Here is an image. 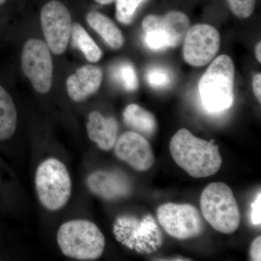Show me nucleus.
Returning a JSON list of instances; mask_svg holds the SVG:
<instances>
[{"mask_svg":"<svg viewBox=\"0 0 261 261\" xmlns=\"http://www.w3.org/2000/svg\"><path fill=\"white\" fill-rule=\"evenodd\" d=\"M169 148L176 164L192 177L213 176L222 165L219 146L195 137L187 128H181L173 135Z\"/></svg>","mask_w":261,"mask_h":261,"instance_id":"f257e3e1","label":"nucleus"},{"mask_svg":"<svg viewBox=\"0 0 261 261\" xmlns=\"http://www.w3.org/2000/svg\"><path fill=\"white\" fill-rule=\"evenodd\" d=\"M234 65L222 55L211 63L198 84L201 102L206 111L219 113L231 108L234 99Z\"/></svg>","mask_w":261,"mask_h":261,"instance_id":"f03ea898","label":"nucleus"},{"mask_svg":"<svg viewBox=\"0 0 261 261\" xmlns=\"http://www.w3.org/2000/svg\"><path fill=\"white\" fill-rule=\"evenodd\" d=\"M58 243L66 256L94 260L102 255L106 239L97 225L87 220H73L58 229Z\"/></svg>","mask_w":261,"mask_h":261,"instance_id":"7ed1b4c3","label":"nucleus"},{"mask_svg":"<svg viewBox=\"0 0 261 261\" xmlns=\"http://www.w3.org/2000/svg\"><path fill=\"white\" fill-rule=\"evenodd\" d=\"M200 205L204 219L219 232L232 233L240 226L241 214L231 189L224 182H214L204 189Z\"/></svg>","mask_w":261,"mask_h":261,"instance_id":"20e7f679","label":"nucleus"},{"mask_svg":"<svg viewBox=\"0 0 261 261\" xmlns=\"http://www.w3.org/2000/svg\"><path fill=\"white\" fill-rule=\"evenodd\" d=\"M35 185L39 200L47 210H60L69 200L71 180L66 166L59 160L48 159L39 165Z\"/></svg>","mask_w":261,"mask_h":261,"instance_id":"39448f33","label":"nucleus"},{"mask_svg":"<svg viewBox=\"0 0 261 261\" xmlns=\"http://www.w3.org/2000/svg\"><path fill=\"white\" fill-rule=\"evenodd\" d=\"M142 27L147 47L161 51L181 44L190 29V20L182 12L171 11L164 15H147Z\"/></svg>","mask_w":261,"mask_h":261,"instance_id":"423d86ee","label":"nucleus"},{"mask_svg":"<svg viewBox=\"0 0 261 261\" xmlns=\"http://www.w3.org/2000/svg\"><path fill=\"white\" fill-rule=\"evenodd\" d=\"M157 219L166 232L178 240L200 236L205 229L200 212L190 204H163L158 208Z\"/></svg>","mask_w":261,"mask_h":261,"instance_id":"0eeeda50","label":"nucleus"},{"mask_svg":"<svg viewBox=\"0 0 261 261\" xmlns=\"http://www.w3.org/2000/svg\"><path fill=\"white\" fill-rule=\"evenodd\" d=\"M24 74L39 93H47L53 80V61L47 44L32 39L24 45L21 58Z\"/></svg>","mask_w":261,"mask_h":261,"instance_id":"6e6552de","label":"nucleus"},{"mask_svg":"<svg viewBox=\"0 0 261 261\" xmlns=\"http://www.w3.org/2000/svg\"><path fill=\"white\" fill-rule=\"evenodd\" d=\"M43 34L51 53L63 54L66 50L72 32L71 17L61 2L53 0L41 10Z\"/></svg>","mask_w":261,"mask_h":261,"instance_id":"1a4fd4ad","label":"nucleus"},{"mask_svg":"<svg viewBox=\"0 0 261 261\" xmlns=\"http://www.w3.org/2000/svg\"><path fill=\"white\" fill-rule=\"evenodd\" d=\"M183 57L188 64L202 67L219 53L221 37L217 29L208 24H197L189 29L184 39Z\"/></svg>","mask_w":261,"mask_h":261,"instance_id":"9d476101","label":"nucleus"},{"mask_svg":"<svg viewBox=\"0 0 261 261\" xmlns=\"http://www.w3.org/2000/svg\"><path fill=\"white\" fill-rule=\"evenodd\" d=\"M113 147L117 157L136 171H148L153 166L152 147L147 139L137 132H125L116 140Z\"/></svg>","mask_w":261,"mask_h":261,"instance_id":"9b49d317","label":"nucleus"},{"mask_svg":"<svg viewBox=\"0 0 261 261\" xmlns=\"http://www.w3.org/2000/svg\"><path fill=\"white\" fill-rule=\"evenodd\" d=\"M87 185L94 195L105 200H116L132 192V184L124 173L118 171H98L87 177Z\"/></svg>","mask_w":261,"mask_h":261,"instance_id":"f8f14e48","label":"nucleus"},{"mask_svg":"<svg viewBox=\"0 0 261 261\" xmlns=\"http://www.w3.org/2000/svg\"><path fill=\"white\" fill-rule=\"evenodd\" d=\"M147 226V219L143 222L139 223L133 217L123 216L116 220L114 233L118 242H121L129 248L135 249L138 252H148V248L150 247L147 244V241L154 247V250L158 245L152 242V239H154L152 234L155 231L148 233Z\"/></svg>","mask_w":261,"mask_h":261,"instance_id":"ddd939ff","label":"nucleus"},{"mask_svg":"<svg viewBox=\"0 0 261 261\" xmlns=\"http://www.w3.org/2000/svg\"><path fill=\"white\" fill-rule=\"evenodd\" d=\"M102 81V70L92 65L81 67L66 81L67 90L70 97L75 102H82L100 87Z\"/></svg>","mask_w":261,"mask_h":261,"instance_id":"4468645a","label":"nucleus"},{"mask_svg":"<svg viewBox=\"0 0 261 261\" xmlns=\"http://www.w3.org/2000/svg\"><path fill=\"white\" fill-rule=\"evenodd\" d=\"M118 122L113 117L106 118L98 111L89 114L87 133L89 139L102 150L113 148L118 135Z\"/></svg>","mask_w":261,"mask_h":261,"instance_id":"2eb2a0df","label":"nucleus"},{"mask_svg":"<svg viewBox=\"0 0 261 261\" xmlns=\"http://www.w3.org/2000/svg\"><path fill=\"white\" fill-rule=\"evenodd\" d=\"M123 122L134 132L150 137L157 130V121L152 113L137 104H130L123 113Z\"/></svg>","mask_w":261,"mask_h":261,"instance_id":"dca6fc26","label":"nucleus"},{"mask_svg":"<svg viewBox=\"0 0 261 261\" xmlns=\"http://www.w3.org/2000/svg\"><path fill=\"white\" fill-rule=\"evenodd\" d=\"M87 21L109 47L116 49L123 47L124 38L111 18L98 12H91L87 15Z\"/></svg>","mask_w":261,"mask_h":261,"instance_id":"f3484780","label":"nucleus"},{"mask_svg":"<svg viewBox=\"0 0 261 261\" xmlns=\"http://www.w3.org/2000/svg\"><path fill=\"white\" fill-rule=\"evenodd\" d=\"M18 115L11 96L0 85V141L9 140L16 129Z\"/></svg>","mask_w":261,"mask_h":261,"instance_id":"a211bd4d","label":"nucleus"},{"mask_svg":"<svg viewBox=\"0 0 261 261\" xmlns=\"http://www.w3.org/2000/svg\"><path fill=\"white\" fill-rule=\"evenodd\" d=\"M71 34L73 44L84 53L87 61L96 63L100 60L102 51L80 24L75 23L72 27Z\"/></svg>","mask_w":261,"mask_h":261,"instance_id":"6ab92c4d","label":"nucleus"},{"mask_svg":"<svg viewBox=\"0 0 261 261\" xmlns=\"http://www.w3.org/2000/svg\"><path fill=\"white\" fill-rule=\"evenodd\" d=\"M113 77L127 91L137 90L138 88V78L134 65L128 62L120 63L113 71Z\"/></svg>","mask_w":261,"mask_h":261,"instance_id":"aec40b11","label":"nucleus"},{"mask_svg":"<svg viewBox=\"0 0 261 261\" xmlns=\"http://www.w3.org/2000/svg\"><path fill=\"white\" fill-rule=\"evenodd\" d=\"M145 77L149 85L154 89L166 88L173 81L172 72L162 65L149 67L146 71Z\"/></svg>","mask_w":261,"mask_h":261,"instance_id":"412c9836","label":"nucleus"},{"mask_svg":"<svg viewBox=\"0 0 261 261\" xmlns=\"http://www.w3.org/2000/svg\"><path fill=\"white\" fill-rule=\"evenodd\" d=\"M147 1L148 0H116L117 20L125 25L132 23L141 5Z\"/></svg>","mask_w":261,"mask_h":261,"instance_id":"4be33fe9","label":"nucleus"},{"mask_svg":"<svg viewBox=\"0 0 261 261\" xmlns=\"http://www.w3.org/2000/svg\"><path fill=\"white\" fill-rule=\"evenodd\" d=\"M256 0H227L231 12L240 18H247L253 13Z\"/></svg>","mask_w":261,"mask_h":261,"instance_id":"5701e85b","label":"nucleus"},{"mask_svg":"<svg viewBox=\"0 0 261 261\" xmlns=\"http://www.w3.org/2000/svg\"><path fill=\"white\" fill-rule=\"evenodd\" d=\"M261 194L257 193L255 200L251 205V221L255 226H260L261 224Z\"/></svg>","mask_w":261,"mask_h":261,"instance_id":"b1692460","label":"nucleus"},{"mask_svg":"<svg viewBox=\"0 0 261 261\" xmlns=\"http://www.w3.org/2000/svg\"><path fill=\"white\" fill-rule=\"evenodd\" d=\"M250 257L252 260H261V237H257L252 241L250 249Z\"/></svg>","mask_w":261,"mask_h":261,"instance_id":"393cba45","label":"nucleus"},{"mask_svg":"<svg viewBox=\"0 0 261 261\" xmlns=\"http://www.w3.org/2000/svg\"><path fill=\"white\" fill-rule=\"evenodd\" d=\"M252 89L259 103L261 102V74L257 73L252 80Z\"/></svg>","mask_w":261,"mask_h":261,"instance_id":"a878e982","label":"nucleus"},{"mask_svg":"<svg viewBox=\"0 0 261 261\" xmlns=\"http://www.w3.org/2000/svg\"><path fill=\"white\" fill-rule=\"evenodd\" d=\"M261 43H257L256 47H255V57H256L257 61L260 63L261 62Z\"/></svg>","mask_w":261,"mask_h":261,"instance_id":"bb28decb","label":"nucleus"},{"mask_svg":"<svg viewBox=\"0 0 261 261\" xmlns=\"http://www.w3.org/2000/svg\"><path fill=\"white\" fill-rule=\"evenodd\" d=\"M94 1L97 2L99 4L106 5L112 4V3L116 2V0H94Z\"/></svg>","mask_w":261,"mask_h":261,"instance_id":"cd10ccee","label":"nucleus"},{"mask_svg":"<svg viewBox=\"0 0 261 261\" xmlns=\"http://www.w3.org/2000/svg\"><path fill=\"white\" fill-rule=\"evenodd\" d=\"M7 0H0V6L4 4V3H5V2Z\"/></svg>","mask_w":261,"mask_h":261,"instance_id":"c85d7f7f","label":"nucleus"}]
</instances>
